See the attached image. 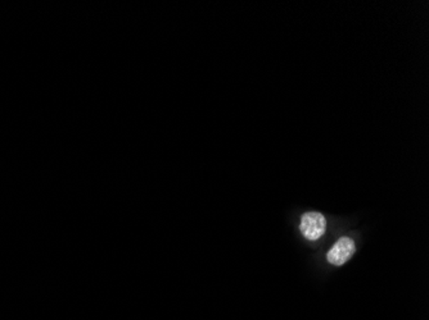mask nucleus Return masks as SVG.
Instances as JSON below:
<instances>
[{"label":"nucleus","mask_w":429,"mask_h":320,"mask_svg":"<svg viewBox=\"0 0 429 320\" xmlns=\"http://www.w3.org/2000/svg\"><path fill=\"white\" fill-rule=\"evenodd\" d=\"M299 230L306 240H319L327 230L326 217L317 211L305 213L301 218Z\"/></svg>","instance_id":"nucleus-1"},{"label":"nucleus","mask_w":429,"mask_h":320,"mask_svg":"<svg viewBox=\"0 0 429 320\" xmlns=\"http://www.w3.org/2000/svg\"><path fill=\"white\" fill-rule=\"evenodd\" d=\"M356 245L350 237H342L333 245V248L328 251L327 259L332 265H343L347 263L355 254Z\"/></svg>","instance_id":"nucleus-2"}]
</instances>
